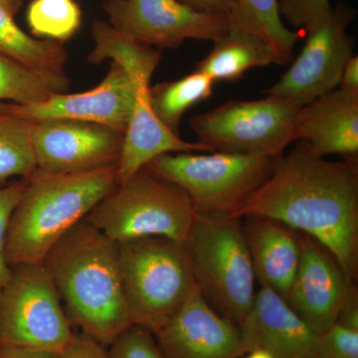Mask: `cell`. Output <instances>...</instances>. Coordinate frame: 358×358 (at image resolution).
<instances>
[{
	"label": "cell",
	"mask_w": 358,
	"mask_h": 358,
	"mask_svg": "<svg viewBox=\"0 0 358 358\" xmlns=\"http://www.w3.org/2000/svg\"><path fill=\"white\" fill-rule=\"evenodd\" d=\"M275 219L319 241L358 278V159L329 162L296 141L234 217Z\"/></svg>",
	"instance_id": "1"
},
{
	"label": "cell",
	"mask_w": 358,
	"mask_h": 358,
	"mask_svg": "<svg viewBox=\"0 0 358 358\" xmlns=\"http://www.w3.org/2000/svg\"><path fill=\"white\" fill-rule=\"evenodd\" d=\"M42 265L71 322L84 334L109 346L133 326L122 289L117 243L86 220L52 246Z\"/></svg>",
	"instance_id": "2"
},
{
	"label": "cell",
	"mask_w": 358,
	"mask_h": 358,
	"mask_svg": "<svg viewBox=\"0 0 358 358\" xmlns=\"http://www.w3.org/2000/svg\"><path fill=\"white\" fill-rule=\"evenodd\" d=\"M117 167L73 174L36 169L25 178L7 229L9 266L42 264L52 246L117 187Z\"/></svg>",
	"instance_id": "3"
},
{
	"label": "cell",
	"mask_w": 358,
	"mask_h": 358,
	"mask_svg": "<svg viewBox=\"0 0 358 358\" xmlns=\"http://www.w3.org/2000/svg\"><path fill=\"white\" fill-rule=\"evenodd\" d=\"M92 36L95 47L89 54V62L100 64L110 59L124 68L134 85V109L117 164V185L128 180L160 155L210 152L199 141L188 143L174 136L157 119L150 108V82L162 59L160 49L124 38L103 20L94 21Z\"/></svg>",
	"instance_id": "4"
},
{
	"label": "cell",
	"mask_w": 358,
	"mask_h": 358,
	"mask_svg": "<svg viewBox=\"0 0 358 358\" xmlns=\"http://www.w3.org/2000/svg\"><path fill=\"white\" fill-rule=\"evenodd\" d=\"M131 324L155 333L196 288L185 242L143 237L117 243Z\"/></svg>",
	"instance_id": "5"
},
{
	"label": "cell",
	"mask_w": 358,
	"mask_h": 358,
	"mask_svg": "<svg viewBox=\"0 0 358 358\" xmlns=\"http://www.w3.org/2000/svg\"><path fill=\"white\" fill-rule=\"evenodd\" d=\"M200 292L223 317L243 322L255 300V272L242 218L196 214L185 241Z\"/></svg>",
	"instance_id": "6"
},
{
	"label": "cell",
	"mask_w": 358,
	"mask_h": 358,
	"mask_svg": "<svg viewBox=\"0 0 358 358\" xmlns=\"http://www.w3.org/2000/svg\"><path fill=\"white\" fill-rule=\"evenodd\" d=\"M196 214L182 188L143 166L117 185L84 220L115 243L143 237L185 242Z\"/></svg>",
	"instance_id": "7"
},
{
	"label": "cell",
	"mask_w": 358,
	"mask_h": 358,
	"mask_svg": "<svg viewBox=\"0 0 358 358\" xmlns=\"http://www.w3.org/2000/svg\"><path fill=\"white\" fill-rule=\"evenodd\" d=\"M280 159L268 155L180 152L160 155L145 166L182 188L197 214L234 216L267 180Z\"/></svg>",
	"instance_id": "8"
},
{
	"label": "cell",
	"mask_w": 358,
	"mask_h": 358,
	"mask_svg": "<svg viewBox=\"0 0 358 358\" xmlns=\"http://www.w3.org/2000/svg\"><path fill=\"white\" fill-rule=\"evenodd\" d=\"M72 322L42 264L11 266L0 288L2 345L62 355L74 338Z\"/></svg>",
	"instance_id": "9"
},
{
	"label": "cell",
	"mask_w": 358,
	"mask_h": 358,
	"mask_svg": "<svg viewBox=\"0 0 358 358\" xmlns=\"http://www.w3.org/2000/svg\"><path fill=\"white\" fill-rule=\"evenodd\" d=\"M299 108L268 96L261 100H231L190 119V128L210 152L282 157L296 141Z\"/></svg>",
	"instance_id": "10"
},
{
	"label": "cell",
	"mask_w": 358,
	"mask_h": 358,
	"mask_svg": "<svg viewBox=\"0 0 358 358\" xmlns=\"http://www.w3.org/2000/svg\"><path fill=\"white\" fill-rule=\"evenodd\" d=\"M355 18V7L345 2L333 7L326 20L308 30L300 55L265 93L300 109L338 89L346 62L353 55L355 38L348 29Z\"/></svg>",
	"instance_id": "11"
},
{
	"label": "cell",
	"mask_w": 358,
	"mask_h": 358,
	"mask_svg": "<svg viewBox=\"0 0 358 358\" xmlns=\"http://www.w3.org/2000/svg\"><path fill=\"white\" fill-rule=\"evenodd\" d=\"M103 8L124 38L159 48L188 39L216 41L232 23L231 16L200 13L178 0H105Z\"/></svg>",
	"instance_id": "12"
},
{
	"label": "cell",
	"mask_w": 358,
	"mask_h": 358,
	"mask_svg": "<svg viewBox=\"0 0 358 358\" xmlns=\"http://www.w3.org/2000/svg\"><path fill=\"white\" fill-rule=\"evenodd\" d=\"M124 140V131L67 119L35 122L31 136L37 169L60 174L117 166Z\"/></svg>",
	"instance_id": "13"
},
{
	"label": "cell",
	"mask_w": 358,
	"mask_h": 358,
	"mask_svg": "<svg viewBox=\"0 0 358 358\" xmlns=\"http://www.w3.org/2000/svg\"><path fill=\"white\" fill-rule=\"evenodd\" d=\"M134 103L131 77L119 63L112 61L107 76L95 88L79 94H53L36 103L20 105L0 102V110L38 122L67 119L94 122L126 134Z\"/></svg>",
	"instance_id": "14"
},
{
	"label": "cell",
	"mask_w": 358,
	"mask_h": 358,
	"mask_svg": "<svg viewBox=\"0 0 358 358\" xmlns=\"http://www.w3.org/2000/svg\"><path fill=\"white\" fill-rule=\"evenodd\" d=\"M300 233L301 260L285 301L317 334L327 331L338 320L350 289L357 282L329 249Z\"/></svg>",
	"instance_id": "15"
},
{
	"label": "cell",
	"mask_w": 358,
	"mask_h": 358,
	"mask_svg": "<svg viewBox=\"0 0 358 358\" xmlns=\"http://www.w3.org/2000/svg\"><path fill=\"white\" fill-rule=\"evenodd\" d=\"M154 336L166 358H240L245 355L239 327L219 315L199 287Z\"/></svg>",
	"instance_id": "16"
},
{
	"label": "cell",
	"mask_w": 358,
	"mask_h": 358,
	"mask_svg": "<svg viewBox=\"0 0 358 358\" xmlns=\"http://www.w3.org/2000/svg\"><path fill=\"white\" fill-rule=\"evenodd\" d=\"M244 355L261 350L273 358H317L320 334L285 299L261 287L247 317L238 324Z\"/></svg>",
	"instance_id": "17"
},
{
	"label": "cell",
	"mask_w": 358,
	"mask_h": 358,
	"mask_svg": "<svg viewBox=\"0 0 358 358\" xmlns=\"http://www.w3.org/2000/svg\"><path fill=\"white\" fill-rule=\"evenodd\" d=\"M296 136L320 157L358 159V95L338 88L300 108Z\"/></svg>",
	"instance_id": "18"
},
{
	"label": "cell",
	"mask_w": 358,
	"mask_h": 358,
	"mask_svg": "<svg viewBox=\"0 0 358 358\" xmlns=\"http://www.w3.org/2000/svg\"><path fill=\"white\" fill-rule=\"evenodd\" d=\"M242 223L257 281L286 298L300 265V233L265 216H246Z\"/></svg>",
	"instance_id": "19"
},
{
	"label": "cell",
	"mask_w": 358,
	"mask_h": 358,
	"mask_svg": "<svg viewBox=\"0 0 358 358\" xmlns=\"http://www.w3.org/2000/svg\"><path fill=\"white\" fill-rule=\"evenodd\" d=\"M0 54L31 69L56 94L69 90L65 73L68 52L62 42L33 38L16 24L13 15L0 6Z\"/></svg>",
	"instance_id": "20"
},
{
	"label": "cell",
	"mask_w": 358,
	"mask_h": 358,
	"mask_svg": "<svg viewBox=\"0 0 358 358\" xmlns=\"http://www.w3.org/2000/svg\"><path fill=\"white\" fill-rule=\"evenodd\" d=\"M213 43L195 70L214 83L238 81L252 68L278 64L274 52L263 39L233 21L229 29Z\"/></svg>",
	"instance_id": "21"
},
{
	"label": "cell",
	"mask_w": 358,
	"mask_h": 358,
	"mask_svg": "<svg viewBox=\"0 0 358 358\" xmlns=\"http://www.w3.org/2000/svg\"><path fill=\"white\" fill-rule=\"evenodd\" d=\"M232 21L263 39L277 57L278 65H288L301 31H293L282 22L277 0H235Z\"/></svg>",
	"instance_id": "22"
},
{
	"label": "cell",
	"mask_w": 358,
	"mask_h": 358,
	"mask_svg": "<svg viewBox=\"0 0 358 358\" xmlns=\"http://www.w3.org/2000/svg\"><path fill=\"white\" fill-rule=\"evenodd\" d=\"M213 86L210 78L195 70L178 81L150 87V108L157 119L174 136H179V126L186 110L211 96Z\"/></svg>",
	"instance_id": "23"
},
{
	"label": "cell",
	"mask_w": 358,
	"mask_h": 358,
	"mask_svg": "<svg viewBox=\"0 0 358 358\" xmlns=\"http://www.w3.org/2000/svg\"><path fill=\"white\" fill-rule=\"evenodd\" d=\"M35 122L0 110V188L15 176L27 178L37 169L32 150Z\"/></svg>",
	"instance_id": "24"
},
{
	"label": "cell",
	"mask_w": 358,
	"mask_h": 358,
	"mask_svg": "<svg viewBox=\"0 0 358 358\" xmlns=\"http://www.w3.org/2000/svg\"><path fill=\"white\" fill-rule=\"evenodd\" d=\"M82 13L74 0H33L27 22L35 36L64 42L81 25Z\"/></svg>",
	"instance_id": "25"
},
{
	"label": "cell",
	"mask_w": 358,
	"mask_h": 358,
	"mask_svg": "<svg viewBox=\"0 0 358 358\" xmlns=\"http://www.w3.org/2000/svg\"><path fill=\"white\" fill-rule=\"evenodd\" d=\"M56 94L39 75L0 54V102L36 103Z\"/></svg>",
	"instance_id": "26"
},
{
	"label": "cell",
	"mask_w": 358,
	"mask_h": 358,
	"mask_svg": "<svg viewBox=\"0 0 358 358\" xmlns=\"http://www.w3.org/2000/svg\"><path fill=\"white\" fill-rule=\"evenodd\" d=\"M110 358H166L154 334L145 327L133 324L109 345Z\"/></svg>",
	"instance_id": "27"
},
{
	"label": "cell",
	"mask_w": 358,
	"mask_h": 358,
	"mask_svg": "<svg viewBox=\"0 0 358 358\" xmlns=\"http://www.w3.org/2000/svg\"><path fill=\"white\" fill-rule=\"evenodd\" d=\"M282 20L289 25L306 31L319 25L333 11L329 0H277Z\"/></svg>",
	"instance_id": "28"
},
{
	"label": "cell",
	"mask_w": 358,
	"mask_h": 358,
	"mask_svg": "<svg viewBox=\"0 0 358 358\" xmlns=\"http://www.w3.org/2000/svg\"><path fill=\"white\" fill-rule=\"evenodd\" d=\"M25 185L26 179L21 178L0 188V288L10 278L11 266L6 256L7 229L11 214L20 201Z\"/></svg>",
	"instance_id": "29"
},
{
	"label": "cell",
	"mask_w": 358,
	"mask_h": 358,
	"mask_svg": "<svg viewBox=\"0 0 358 358\" xmlns=\"http://www.w3.org/2000/svg\"><path fill=\"white\" fill-rule=\"evenodd\" d=\"M317 358H358V331L334 324L320 334Z\"/></svg>",
	"instance_id": "30"
},
{
	"label": "cell",
	"mask_w": 358,
	"mask_h": 358,
	"mask_svg": "<svg viewBox=\"0 0 358 358\" xmlns=\"http://www.w3.org/2000/svg\"><path fill=\"white\" fill-rule=\"evenodd\" d=\"M60 358H110V355L105 346L82 334H75Z\"/></svg>",
	"instance_id": "31"
},
{
	"label": "cell",
	"mask_w": 358,
	"mask_h": 358,
	"mask_svg": "<svg viewBox=\"0 0 358 358\" xmlns=\"http://www.w3.org/2000/svg\"><path fill=\"white\" fill-rule=\"evenodd\" d=\"M336 324L358 331V289L357 284L353 285L346 294Z\"/></svg>",
	"instance_id": "32"
},
{
	"label": "cell",
	"mask_w": 358,
	"mask_h": 358,
	"mask_svg": "<svg viewBox=\"0 0 358 358\" xmlns=\"http://www.w3.org/2000/svg\"><path fill=\"white\" fill-rule=\"evenodd\" d=\"M200 13L232 16L236 7L235 0H178Z\"/></svg>",
	"instance_id": "33"
},
{
	"label": "cell",
	"mask_w": 358,
	"mask_h": 358,
	"mask_svg": "<svg viewBox=\"0 0 358 358\" xmlns=\"http://www.w3.org/2000/svg\"><path fill=\"white\" fill-rule=\"evenodd\" d=\"M338 88L358 95V56L352 55L346 62Z\"/></svg>",
	"instance_id": "34"
},
{
	"label": "cell",
	"mask_w": 358,
	"mask_h": 358,
	"mask_svg": "<svg viewBox=\"0 0 358 358\" xmlns=\"http://www.w3.org/2000/svg\"><path fill=\"white\" fill-rule=\"evenodd\" d=\"M0 358H60V355L37 352V350H24V348H13V346L1 345Z\"/></svg>",
	"instance_id": "35"
},
{
	"label": "cell",
	"mask_w": 358,
	"mask_h": 358,
	"mask_svg": "<svg viewBox=\"0 0 358 358\" xmlns=\"http://www.w3.org/2000/svg\"><path fill=\"white\" fill-rule=\"evenodd\" d=\"M23 2H24V0H0V6L14 16V14L20 10Z\"/></svg>",
	"instance_id": "36"
},
{
	"label": "cell",
	"mask_w": 358,
	"mask_h": 358,
	"mask_svg": "<svg viewBox=\"0 0 358 358\" xmlns=\"http://www.w3.org/2000/svg\"><path fill=\"white\" fill-rule=\"evenodd\" d=\"M247 355H247L246 358H273L268 352L261 350H252V352L247 353Z\"/></svg>",
	"instance_id": "37"
},
{
	"label": "cell",
	"mask_w": 358,
	"mask_h": 358,
	"mask_svg": "<svg viewBox=\"0 0 358 358\" xmlns=\"http://www.w3.org/2000/svg\"><path fill=\"white\" fill-rule=\"evenodd\" d=\"M1 341H0V348H1Z\"/></svg>",
	"instance_id": "38"
}]
</instances>
